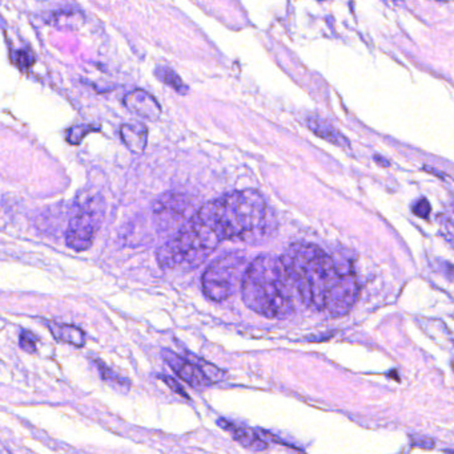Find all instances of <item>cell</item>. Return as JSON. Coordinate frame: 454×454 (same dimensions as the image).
Masks as SVG:
<instances>
[{"label":"cell","instance_id":"obj_1","mask_svg":"<svg viewBox=\"0 0 454 454\" xmlns=\"http://www.w3.org/2000/svg\"><path fill=\"white\" fill-rule=\"evenodd\" d=\"M266 217L262 194L248 189L226 194L201 206L188 223L158 252L163 269L197 266L223 240L255 231Z\"/></svg>","mask_w":454,"mask_h":454},{"label":"cell","instance_id":"obj_2","mask_svg":"<svg viewBox=\"0 0 454 454\" xmlns=\"http://www.w3.org/2000/svg\"><path fill=\"white\" fill-rule=\"evenodd\" d=\"M287 275L302 303L315 310H325L327 296L334 282L345 274L332 256L311 243H296L280 258Z\"/></svg>","mask_w":454,"mask_h":454},{"label":"cell","instance_id":"obj_3","mask_svg":"<svg viewBox=\"0 0 454 454\" xmlns=\"http://www.w3.org/2000/svg\"><path fill=\"white\" fill-rule=\"evenodd\" d=\"M292 287L281 261L262 254L246 269L242 287L243 302L265 318H285L293 312Z\"/></svg>","mask_w":454,"mask_h":454},{"label":"cell","instance_id":"obj_4","mask_svg":"<svg viewBox=\"0 0 454 454\" xmlns=\"http://www.w3.org/2000/svg\"><path fill=\"white\" fill-rule=\"evenodd\" d=\"M249 267L246 255L232 252L213 262L201 278L203 291L213 302H223L233 296L243 287Z\"/></svg>","mask_w":454,"mask_h":454},{"label":"cell","instance_id":"obj_5","mask_svg":"<svg viewBox=\"0 0 454 454\" xmlns=\"http://www.w3.org/2000/svg\"><path fill=\"white\" fill-rule=\"evenodd\" d=\"M105 213V200L100 196H91L80 202L69 223L66 233L67 246L76 252L88 250L103 222Z\"/></svg>","mask_w":454,"mask_h":454},{"label":"cell","instance_id":"obj_6","mask_svg":"<svg viewBox=\"0 0 454 454\" xmlns=\"http://www.w3.org/2000/svg\"><path fill=\"white\" fill-rule=\"evenodd\" d=\"M360 295V287L352 274L341 275L327 296L325 310L332 316H343L348 314Z\"/></svg>","mask_w":454,"mask_h":454},{"label":"cell","instance_id":"obj_7","mask_svg":"<svg viewBox=\"0 0 454 454\" xmlns=\"http://www.w3.org/2000/svg\"><path fill=\"white\" fill-rule=\"evenodd\" d=\"M163 357L165 363L175 370L176 375L191 387L201 389L212 384L210 377L192 361H188L187 359L179 356L177 353L172 352L170 350L163 351Z\"/></svg>","mask_w":454,"mask_h":454},{"label":"cell","instance_id":"obj_8","mask_svg":"<svg viewBox=\"0 0 454 454\" xmlns=\"http://www.w3.org/2000/svg\"><path fill=\"white\" fill-rule=\"evenodd\" d=\"M188 207L190 206L185 197L180 194H167L158 198L155 203L154 213L158 220V225L167 229L168 226H172L176 222L184 218Z\"/></svg>","mask_w":454,"mask_h":454},{"label":"cell","instance_id":"obj_9","mask_svg":"<svg viewBox=\"0 0 454 454\" xmlns=\"http://www.w3.org/2000/svg\"><path fill=\"white\" fill-rule=\"evenodd\" d=\"M124 106L134 115L149 121H156L161 116V105L144 89H134L122 99Z\"/></svg>","mask_w":454,"mask_h":454},{"label":"cell","instance_id":"obj_10","mask_svg":"<svg viewBox=\"0 0 454 454\" xmlns=\"http://www.w3.org/2000/svg\"><path fill=\"white\" fill-rule=\"evenodd\" d=\"M307 125L312 131V133L317 137L331 142L338 148H344V149L349 148V140L345 135H341L328 120L311 115L307 117Z\"/></svg>","mask_w":454,"mask_h":454},{"label":"cell","instance_id":"obj_11","mask_svg":"<svg viewBox=\"0 0 454 454\" xmlns=\"http://www.w3.org/2000/svg\"><path fill=\"white\" fill-rule=\"evenodd\" d=\"M120 138L124 145L132 153H143L148 142V129L141 122L124 124L120 126Z\"/></svg>","mask_w":454,"mask_h":454},{"label":"cell","instance_id":"obj_12","mask_svg":"<svg viewBox=\"0 0 454 454\" xmlns=\"http://www.w3.org/2000/svg\"><path fill=\"white\" fill-rule=\"evenodd\" d=\"M48 328L53 337H56L59 341L67 343L75 347H83L86 343L84 332L76 325L53 321L48 324Z\"/></svg>","mask_w":454,"mask_h":454},{"label":"cell","instance_id":"obj_13","mask_svg":"<svg viewBox=\"0 0 454 454\" xmlns=\"http://www.w3.org/2000/svg\"><path fill=\"white\" fill-rule=\"evenodd\" d=\"M233 438L242 444L244 448H248L255 452H262L268 449V442H265L255 431L246 428H235L232 431Z\"/></svg>","mask_w":454,"mask_h":454},{"label":"cell","instance_id":"obj_14","mask_svg":"<svg viewBox=\"0 0 454 454\" xmlns=\"http://www.w3.org/2000/svg\"><path fill=\"white\" fill-rule=\"evenodd\" d=\"M155 75H156L158 80H161L164 84L171 86L172 89H175L176 92H179V93H187V91H188L187 85L183 83V80L179 77V75L176 73L174 69L164 67V66H160V67L155 69Z\"/></svg>","mask_w":454,"mask_h":454},{"label":"cell","instance_id":"obj_15","mask_svg":"<svg viewBox=\"0 0 454 454\" xmlns=\"http://www.w3.org/2000/svg\"><path fill=\"white\" fill-rule=\"evenodd\" d=\"M438 222H439V227H441V233L442 236H445L446 240L454 243V220L446 216H439L438 217Z\"/></svg>","mask_w":454,"mask_h":454},{"label":"cell","instance_id":"obj_16","mask_svg":"<svg viewBox=\"0 0 454 454\" xmlns=\"http://www.w3.org/2000/svg\"><path fill=\"white\" fill-rule=\"evenodd\" d=\"M36 343H37V337L28 331H23L20 334V347L27 351V352L33 353L36 351Z\"/></svg>","mask_w":454,"mask_h":454},{"label":"cell","instance_id":"obj_17","mask_svg":"<svg viewBox=\"0 0 454 454\" xmlns=\"http://www.w3.org/2000/svg\"><path fill=\"white\" fill-rule=\"evenodd\" d=\"M88 133V126L87 125H76L73 126L72 129L69 131V135H67V141L70 144H73V145H78L83 138L84 135Z\"/></svg>","mask_w":454,"mask_h":454},{"label":"cell","instance_id":"obj_18","mask_svg":"<svg viewBox=\"0 0 454 454\" xmlns=\"http://www.w3.org/2000/svg\"><path fill=\"white\" fill-rule=\"evenodd\" d=\"M430 211H432L430 203L428 202V200H425V198H421L413 206V213L417 217H419V218H428L429 214H430Z\"/></svg>","mask_w":454,"mask_h":454},{"label":"cell","instance_id":"obj_19","mask_svg":"<svg viewBox=\"0 0 454 454\" xmlns=\"http://www.w3.org/2000/svg\"><path fill=\"white\" fill-rule=\"evenodd\" d=\"M160 379H161L168 387L171 388L175 393H177V395H181V396H184V397H188V395L185 393L184 388L181 387V386L176 381L175 379H172V377H170V376H164V375H161Z\"/></svg>","mask_w":454,"mask_h":454},{"label":"cell","instance_id":"obj_20","mask_svg":"<svg viewBox=\"0 0 454 454\" xmlns=\"http://www.w3.org/2000/svg\"><path fill=\"white\" fill-rule=\"evenodd\" d=\"M17 62H18L19 67L28 68L34 63V57H33L31 53H28L26 50H19Z\"/></svg>","mask_w":454,"mask_h":454},{"label":"cell","instance_id":"obj_21","mask_svg":"<svg viewBox=\"0 0 454 454\" xmlns=\"http://www.w3.org/2000/svg\"><path fill=\"white\" fill-rule=\"evenodd\" d=\"M102 375H103V377H105L107 381L115 380V381H118L119 384H127V380L120 379L118 375H113L111 370H108V368H105V367H102Z\"/></svg>","mask_w":454,"mask_h":454},{"label":"cell","instance_id":"obj_22","mask_svg":"<svg viewBox=\"0 0 454 454\" xmlns=\"http://www.w3.org/2000/svg\"><path fill=\"white\" fill-rule=\"evenodd\" d=\"M413 445L425 448V449H430L435 446V442H433V439H429V438H413Z\"/></svg>","mask_w":454,"mask_h":454},{"label":"cell","instance_id":"obj_23","mask_svg":"<svg viewBox=\"0 0 454 454\" xmlns=\"http://www.w3.org/2000/svg\"><path fill=\"white\" fill-rule=\"evenodd\" d=\"M439 1H452V0H439Z\"/></svg>","mask_w":454,"mask_h":454},{"label":"cell","instance_id":"obj_24","mask_svg":"<svg viewBox=\"0 0 454 454\" xmlns=\"http://www.w3.org/2000/svg\"><path fill=\"white\" fill-rule=\"evenodd\" d=\"M448 454H454V452H448Z\"/></svg>","mask_w":454,"mask_h":454},{"label":"cell","instance_id":"obj_25","mask_svg":"<svg viewBox=\"0 0 454 454\" xmlns=\"http://www.w3.org/2000/svg\"><path fill=\"white\" fill-rule=\"evenodd\" d=\"M394 1H401V0H394Z\"/></svg>","mask_w":454,"mask_h":454}]
</instances>
